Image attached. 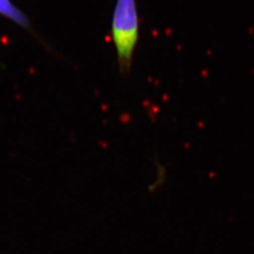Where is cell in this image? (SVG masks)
<instances>
[{"mask_svg":"<svg viewBox=\"0 0 254 254\" xmlns=\"http://www.w3.org/2000/svg\"><path fill=\"white\" fill-rule=\"evenodd\" d=\"M0 15L38 38L34 27L31 25L27 14L22 9H19L11 0H0Z\"/></svg>","mask_w":254,"mask_h":254,"instance_id":"cell-2","label":"cell"},{"mask_svg":"<svg viewBox=\"0 0 254 254\" xmlns=\"http://www.w3.org/2000/svg\"><path fill=\"white\" fill-rule=\"evenodd\" d=\"M111 37L117 55L119 71L126 78L131 71L139 38L136 0H116L111 21Z\"/></svg>","mask_w":254,"mask_h":254,"instance_id":"cell-1","label":"cell"}]
</instances>
